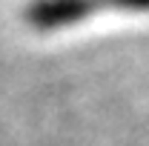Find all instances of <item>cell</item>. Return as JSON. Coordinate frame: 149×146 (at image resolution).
Listing matches in <instances>:
<instances>
[{
  "label": "cell",
  "instance_id": "6da1fadb",
  "mask_svg": "<svg viewBox=\"0 0 149 146\" xmlns=\"http://www.w3.org/2000/svg\"><path fill=\"white\" fill-rule=\"evenodd\" d=\"M100 9H106V0H32L26 6V20L40 32H49L86 20Z\"/></svg>",
  "mask_w": 149,
  "mask_h": 146
},
{
  "label": "cell",
  "instance_id": "7a4b0ae2",
  "mask_svg": "<svg viewBox=\"0 0 149 146\" xmlns=\"http://www.w3.org/2000/svg\"><path fill=\"white\" fill-rule=\"evenodd\" d=\"M106 9H123V12H146L149 0H106Z\"/></svg>",
  "mask_w": 149,
  "mask_h": 146
}]
</instances>
